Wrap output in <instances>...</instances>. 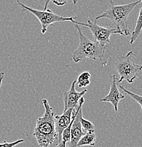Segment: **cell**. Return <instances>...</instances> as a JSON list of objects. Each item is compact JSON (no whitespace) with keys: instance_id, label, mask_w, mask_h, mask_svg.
<instances>
[{"instance_id":"cell-17","label":"cell","mask_w":142,"mask_h":147,"mask_svg":"<svg viewBox=\"0 0 142 147\" xmlns=\"http://www.w3.org/2000/svg\"><path fill=\"white\" fill-rule=\"evenodd\" d=\"M68 1H71L73 3H74V4H75L76 5V4H77L78 0H52L53 4L57 5V7H62V6L65 5Z\"/></svg>"},{"instance_id":"cell-13","label":"cell","mask_w":142,"mask_h":147,"mask_svg":"<svg viewBox=\"0 0 142 147\" xmlns=\"http://www.w3.org/2000/svg\"><path fill=\"white\" fill-rule=\"evenodd\" d=\"M91 78V74L88 71H83L79 74L76 79V84L79 86V88H83V87H86L91 84L90 81Z\"/></svg>"},{"instance_id":"cell-18","label":"cell","mask_w":142,"mask_h":147,"mask_svg":"<svg viewBox=\"0 0 142 147\" xmlns=\"http://www.w3.org/2000/svg\"><path fill=\"white\" fill-rule=\"evenodd\" d=\"M4 79V73L3 71L0 72V88L1 86V84H2V82Z\"/></svg>"},{"instance_id":"cell-6","label":"cell","mask_w":142,"mask_h":147,"mask_svg":"<svg viewBox=\"0 0 142 147\" xmlns=\"http://www.w3.org/2000/svg\"><path fill=\"white\" fill-rule=\"evenodd\" d=\"M87 28L90 29L93 35L94 41H96L101 45H108L110 43V36L112 34H121L117 28H111L110 27H103L98 25L97 23L88 18Z\"/></svg>"},{"instance_id":"cell-10","label":"cell","mask_w":142,"mask_h":147,"mask_svg":"<svg viewBox=\"0 0 142 147\" xmlns=\"http://www.w3.org/2000/svg\"><path fill=\"white\" fill-rule=\"evenodd\" d=\"M73 109L70 108L64 111L63 114L61 115H55V129L58 137V144L61 142L62 134L63 130L69 125L71 121Z\"/></svg>"},{"instance_id":"cell-12","label":"cell","mask_w":142,"mask_h":147,"mask_svg":"<svg viewBox=\"0 0 142 147\" xmlns=\"http://www.w3.org/2000/svg\"><path fill=\"white\" fill-rule=\"evenodd\" d=\"M141 30H142V7L139 10L138 18H137V22H136L135 28H134V31L132 33V36H131L130 41H129V43H130L131 45H132V44L135 42L136 40H137V38H139V36L140 34H141Z\"/></svg>"},{"instance_id":"cell-14","label":"cell","mask_w":142,"mask_h":147,"mask_svg":"<svg viewBox=\"0 0 142 147\" xmlns=\"http://www.w3.org/2000/svg\"><path fill=\"white\" fill-rule=\"evenodd\" d=\"M120 88H121V89L125 93H126L127 94L129 95V96H130L132 98L134 99L135 101H137V102L139 104L140 106H141V111H142V96H140V95H138V94H136V93L129 91V90L127 89L126 88H125V87L122 85H120Z\"/></svg>"},{"instance_id":"cell-20","label":"cell","mask_w":142,"mask_h":147,"mask_svg":"<svg viewBox=\"0 0 142 147\" xmlns=\"http://www.w3.org/2000/svg\"><path fill=\"white\" fill-rule=\"evenodd\" d=\"M109 2L110 4V5H112V4H113V0H109Z\"/></svg>"},{"instance_id":"cell-4","label":"cell","mask_w":142,"mask_h":147,"mask_svg":"<svg viewBox=\"0 0 142 147\" xmlns=\"http://www.w3.org/2000/svg\"><path fill=\"white\" fill-rule=\"evenodd\" d=\"M16 2L19 4L21 8L24 9L26 11L30 12L32 14L34 15L36 18H38V21H40L41 24V33L42 34H45L47 32V28L49 26L55 24V23L59 22H65V21H70L74 24H77L79 26H83L87 27V24L82 22H78L76 21V17L74 16H70V17H64L59 15L56 14L52 10L49 9H43V10H38L31 8V7H28L23 4L19 0H16Z\"/></svg>"},{"instance_id":"cell-3","label":"cell","mask_w":142,"mask_h":147,"mask_svg":"<svg viewBox=\"0 0 142 147\" xmlns=\"http://www.w3.org/2000/svg\"><path fill=\"white\" fill-rule=\"evenodd\" d=\"M141 2L140 0L122 5L113 4L110 6L109 9L105 11L101 14L95 18V21L107 18L110 21V26H115L116 28L120 31L121 36H127L130 34V30L128 27V16L136 6Z\"/></svg>"},{"instance_id":"cell-19","label":"cell","mask_w":142,"mask_h":147,"mask_svg":"<svg viewBox=\"0 0 142 147\" xmlns=\"http://www.w3.org/2000/svg\"><path fill=\"white\" fill-rule=\"evenodd\" d=\"M51 1H52V0H44V1H45V6H44V9H47V6H48L49 3H50Z\"/></svg>"},{"instance_id":"cell-2","label":"cell","mask_w":142,"mask_h":147,"mask_svg":"<svg viewBox=\"0 0 142 147\" xmlns=\"http://www.w3.org/2000/svg\"><path fill=\"white\" fill-rule=\"evenodd\" d=\"M74 24L79 35V44L77 48L72 53L73 61L75 63H78L87 58L93 60L99 59L103 66H106L108 60L105 59V54L108 45H101L96 41L89 40L83 34L79 24Z\"/></svg>"},{"instance_id":"cell-16","label":"cell","mask_w":142,"mask_h":147,"mask_svg":"<svg viewBox=\"0 0 142 147\" xmlns=\"http://www.w3.org/2000/svg\"><path fill=\"white\" fill-rule=\"evenodd\" d=\"M24 142V139H19V140L16 141V142H7V141H4L2 143H0V147H13L16 146V145L22 143Z\"/></svg>"},{"instance_id":"cell-11","label":"cell","mask_w":142,"mask_h":147,"mask_svg":"<svg viewBox=\"0 0 142 147\" xmlns=\"http://www.w3.org/2000/svg\"><path fill=\"white\" fill-rule=\"evenodd\" d=\"M96 141V135L94 129L86 131L78 142L76 146H82L89 145L94 146Z\"/></svg>"},{"instance_id":"cell-9","label":"cell","mask_w":142,"mask_h":147,"mask_svg":"<svg viewBox=\"0 0 142 147\" xmlns=\"http://www.w3.org/2000/svg\"><path fill=\"white\" fill-rule=\"evenodd\" d=\"M111 78H112V82H111L109 93L100 100V102H108L111 103L113 106L114 111L117 112L118 110L119 102L120 100L125 98V96L119 91L117 85V79L116 77V75L113 74L111 76Z\"/></svg>"},{"instance_id":"cell-15","label":"cell","mask_w":142,"mask_h":147,"mask_svg":"<svg viewBox=\"0 0 142 147\" xmlns=\"http://www.w3.org/2000/svg\"><path fill=\"white\" fill-rule=\"evenodd\" d=\"M81 124L82 129H83V131L84 132H86V131L93 130L95 129L94 124L90 122L89 120H88V119H84L83 117L81 118Z\"/></svg>"},{"instance_id":"cell-7","label":"cell","mask_w":142,"mask_h":147,"mask_svg":"<svg viewBox=\"0 0 142 147\" xmlns=\"http://www.w3.org/2000/svg\"><path fill=\"white\" fill-rule=\"evenodd\" d=\"M84 98L81 97L79 101L78 106L76 107L75 117L73 120V123L71 128V139H70L69 144H68V146L69 147H76L79 139L85 134L84 131H83V129H82L81 124V118L83 117L82 106H83V104L84 103Z\"/></svg>"},{"instance_id":"cell-5","label":"cell","mask_w":142,"mask_h":147,"mask_svg":"<svg viewBox=\"0 0 142 147\" xmlns=\"http://www.w3.org/2000/svg\"><path fill=\"white\" fill-rule=\"evenodd\" d=\"M134 57L133 51H129L125 56L117 58L114 62V68L120 76L118 83L125 80L129 84H132L142 70V65L134 62Z\"/></svg>"},{"instance_id":"cell-1","label":"cell","mask_w":142,"mask_h":147,"mask_svg":"<svg viewBox=\"0 0 142 147\" xmlns=\"http://www.w3.org/2000/svg\"><path fill=\"white\" fill-rule=\"evenodd\" d=\"M41 102L45 108V113L36 120L33 135L36 138L38 146L47 147L58 139L55 122V114L47 99H42Z\"/></svg>"},{"instance_id":"cell-8","label":"cell","mask_w":142,"mask_h":147,"mask_svg":"<svg viewBox=\"0 0 142 147\" xmlns=\"http://www.w3.org/2000/svg\"><path fill=\"white\" fill-rule=\"evenodd\" d=\"M76 85V81H74L71 84L69 90L65 91L63 94L64 105H65V110L70 109H74L78 106L79 101L81 97L84 96V94L87 92V89H84L81 91L78 92L76 90L75 86Z\"/></svg>"},{"instance_id":"cell-21","label":"cell","mask_w":142,"mask_h":147,"mask_svg":"<svg viewBox=\"0 0 142 147\" xmlns=\"http://www.w3.org/2000/svg\"><path fill=\"white\" fill-rule=\"evenodd\" d=\"M140 1H141V2L142 3V0H140Z\"/></svg>"}]
</instances>
